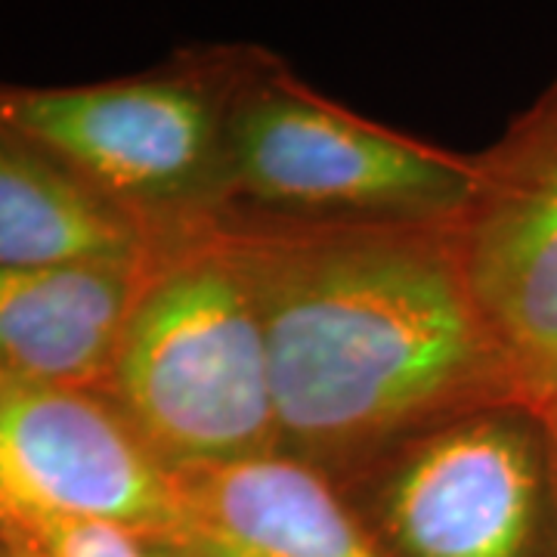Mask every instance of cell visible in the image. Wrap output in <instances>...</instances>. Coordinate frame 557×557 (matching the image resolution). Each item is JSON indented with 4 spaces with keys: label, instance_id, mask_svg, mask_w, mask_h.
I'll return each instance as SVG.
<instances>
[{
    "label": "cell",
    "instance_id": "cell-10",
    "mask_svg": "<svg viewBox=\"0 0 557 557\" xmlns=\"http://www.w3.org/2000/svg\"><path fill=\"white\" fill-rule=\"evenodd\" d=\"M156 255L149 233L119 205L0 127V270Z\"/></svg>",
    "mask_w": 557,
    "mask_h": 557
},
{
    "label": "cell",
    "instance_id": "cell-9",
    "mask_svg": "<svg viewBox=\"0 0 557 557\" xmlns=\"http://www.w3.org/2000/svg\"><path fill=\"white\" fill-rule=\"evenodd\" d=\"M156 255L0 270V379L106 391Z\"/></svg>",
    "mask_w": 557,
    "mask_h": 557
},
{
    "label": "cell",
    "instance_id": "cell-4",
    "mask_svg": "<svg viewBox=\"0 0 557 557\" xmlns=\"http://www.w3.org/2000/svg\"><path fill=\"white\" fill-rule=\"evenodd\" d=\"M226 156L263 201L428 218L468 211L486 171L446 159L298 94H263L230 121Z\"/></svg>",
    "mask_w": 557,
    "mask_h": 557
},
{
    "label": "cell",
    "instance_id": "cell-1",
    "mask_svg": "<svg viewBox=\"0 0 557 557\" xmlns=\"http://www.w3.org/2000/svg\"><path fill=\"white\" fill-rule=\"evenodd\" d=\"M233 251L263 319L278 443L295 458L357 456L446 409L523 403L456 248L350 236Z\"/></svg>",
    "mask_w": 557,
    "mask_h": 557
},
{
    "label": "cell",
    "instance_id": "cell-8",
    "mask_svg": "<svg viewBox=\"0 0 557 557\" xmlns=\"http://www.w3.org/2000/svg\"><path fill=\"white\" fill-rule=\"evenodd\" d=\"M177 557H381L310 461L255 456L177 474Z\"/></svg>",
    "mask_w": 557,
    "mask_h": 557
},
{
    "label": "cell",
    "instance_id": "cell-13",
    "mask_svg": "<svg viewBox=\"0 0 557 557\" xmlns=\"http://www.w3.org/2000/svg\"><path fill=\"white\" fill-rule=\"evenodd\" d=\"M545 421H548V431H552V446H555V465H557V409L552 412H542Z\"/></svg>",
    "mask_w": 557,
    "mask_h": 557
},
{
    "label": "cell",
    "instance_id": "cell-6",
    "mask_svg": "<svg viewBox=\"0 0 557 557\" xmlns=\"http://www.w3.org/2000/svg\"><path fill=\"white\" fill-rule=\"evenodd\" d=\"M0 127L75 171L143 230L152 208L199 193L218 161L214 109L183 81L0 87Z\"/></svg>",
    "mask_w": 557,
    "mask_h": 557
},
{
    "label": "cell",
    "instance_id": "cell-5",
    "mask_svg": "<svg viewBox=\"0 0 557 557\" xmlns=\"http://www.w3.org/2000/svg\"><path fill=\"white\" fill-rule=\"evenodd\" d=\"M0 511L109 520L168 548L180 486L106 391L0 379Z\"/></svg>",
    "mask_w": 557,
    "mask_h": 557
},
{
    "label": "cell",
    "instance_id": "cell-14",
    "mask_svg": "<svg viewBox=\"0 0 557 557\" xmlns=\"http://www.w3.org/2000/svg\"><path fill=\"white\" fill-rule=\"evenodd\" d=\"M159 557H177V555H171V552H161L159 548Z\"/></svg>",
    "mask_w": 557,
    "mask_h": 557
},
{
    "label": "cell",
    "instance_id": "cell-11",
    "mask_svg": "<svg viewBox=\"0 0 557 557\" xmlns=\"http://www.w3.org/2000/svg\"><path fill=\"white\" fill-rule=\"evenodd\" d=\"M0 533L32 557H159L134 530L97 518L0 511Z\"/></svg>",
    "mask_w": 557,
    "mask_h": 557
},
{
    "label": "cell",
    "instance_id": "cell-3",
    "mask_svg": "<svg viewBox=\"0 0 557 557\" xmlns=\"http://www.w3.org/2000/svg\"><path fill=\"white\" fill-rule=\"evenodd\" d=\"M381 523L403 557H536L557 527L545 416L505 403L416 443L384 483Z\"/></svg>",
    "mask_w": 557,
    "mask_h": 557
},
{
    "label": "cell",
    "instance_id": "cell-2",
    "mask_svg": "<svg viewBox=\"0 0 557 557\" xmlns=\"http://www.w3.org/2000/svg\"><path fill=\"white\" fill-rule=\"evenodd\" d=\"M106 394L174 474L276 453L263 319L233 248L156 258Z\"/></svg>",
    "mask_w": 557,
    "mask_h": 557
},
{
    "label": "cell",
    "instance_id": "cell-7",
    "mask_svg": "<svg viewBox=\"0 0 557 557\" xmlns=\"http://www.w3.org/2000/svg\"><path fill=\"white\" fill-rule=\"evenodd\" d=\"M456 258L520 399L557 409V90L465 211Z\"/></svg>",
    "mask_w": 557,
    "mask_h": 557
},
{
    "label": "cell",
    "instance_id": "cell-12",
    "mask_svg": "<svg viewBox=\"0 0 557 557\" xmlns=\"http://www.w3.org/2000/svg\"><path fill=\"white\" fill-rule=\"evenodd\" d=\"M0 557H32L25 548H20L13 539H7L3 533H0Z\"/></svg>",
    "mask_w": 557,
    "mask_h": 557
}]
</instances>
